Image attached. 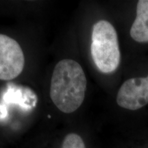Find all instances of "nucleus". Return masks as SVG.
<instances>
[{
	"label": "nucleus",
	"instance_id": "obj_1",
	"mask_svg": "<svg viewBox=\"0 0 148 148\" xmlns=\"http://www.w3.org/2000/svg\"><path fill=\"white\" fill-rule=\"evenodd\" d=\"M86 90V75L78 62L63 59L53 69L50 97L55 106L64 113H71L80 107Z\"/></svg>",
	"mask_w": 148,
	"mask_h": 148
},
{
	"label": "nucleus",
	"instance_id": "obj_2",
	"mask_svg": "<svg viewBox=\"0 0 148 148\" xmlns=\"http://www.w3.org/2000/svg\"><path fill=\"white\" fill-rule=\"evenodd\" d=\"M90 53L97 68L103 73L117 69L121 61L118 36L110 22L100 20L92 27Z\"/></svg>",
	"mask_w": 148,
	"mask_h": 148
},
{
	"label": "nucleus",
	"instance_id": "obj_3",
	"mask_svg": "<svg viewBox=\"0 0 148 148\" xmlns=\"http://www.w3.org/2000/svg\"><path fill=\"white\" fill-rule=\"evenodd\" d=\"M25 65L23 51L18 42L0 34V79L11 80L23 71Z\"/></svg>",
	"mask_w": 148,
	"mask_h": 148
},
{
	"label": "nucleus",
	"instance_id": "obj_4",
	"mask_svg": "<svg viewBox=\"0 0 148 148\" xmlns=\"http://www.w3.org/2000/svg\"><path fill=\"white\" fill-rule=\"evenodd\" d=\"M120 107L136 110L148 103V75L145 77L130 78L123 83L116 95Z\"/></svg>",
	"mask_w": 148,
	"mask_h": 148
},
{
	"label": "nucleus",
	"instance_id": "obj_5",
	"mask_svg": "<svg viewBox=\"0 0 148 148\" xmlns=\"http://www.w3.org/2000/svg\"><path fill=\"white\" fill-rule=\"evenodd\" d=\"M130 36L138 42H148V0H139L136 16L130 28Z\"/></svg>",
	"mask_w": 148,
	"mask_h": 148
},
{
	"label": "nucleus",
	"instance_id": "obj_6",
	"mask_svg": "<svg viewBox=\"0 0 148 148\" xmlns=\"http://www.w3.org/2000/svg\"><path fill=\"white\" fill-rule=\"evenodd\" d=\"M62 148H86V146L78 134L70 133L64 138Z\"/></svg>",
	"mask_w": 148,
	"mask_h": 148
}]
</instances>
